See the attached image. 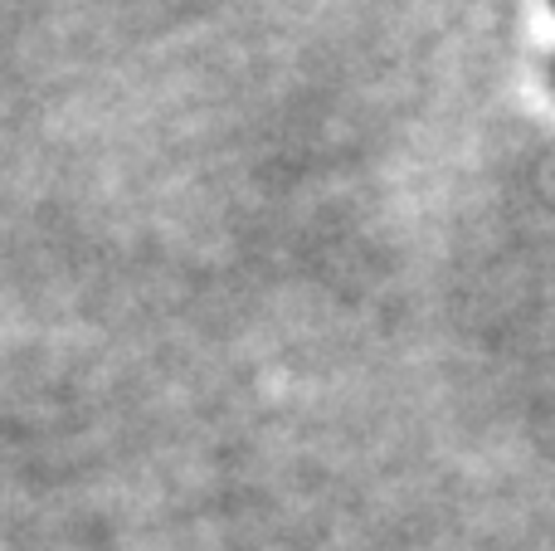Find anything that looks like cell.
Segmentation results:
<instances>
[{
	"instance_id": "6da1fadb",
	"label": "cell",
	"mask_w": 555,
	"mask_h": 551,
	"mask_svg": "<svg viewBox=\"0 0 555 551\" xmlns=\"http://www.w3.org/2000/svg\"><path fill=\"white\" fill-rule=\"evenodd\" d=\"M551 5H555V0H551ZM551 78H555V64H551Z\"/></svg>"
}]
</instances>
